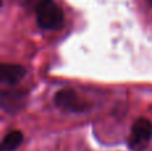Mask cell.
Returning a JSON list of instances; mask_svg holds the SVG:
<instances>
[{"label":"cell","instance_id":"obj_2","mask_svg":"<svg viewBox=\"0 0 152 151\" xmlns=\"http://www.w3.org/2000/svg\"><path fill=\"white\" fill-rule=\"evenodd\" d=\"M152 139V123L147 118H139L131 127L128 146L132 151H145Z\"/></svg>","mask_w":152,"mask_h":151},{"label":"cell","instance_id":"obj_1","mask_svg":"<svg viewBox=\"0 0 152 151\" xmlns=\"http://www.w3.org/2000/svg\"><path fill=\"white\" fill-rule=\"evenodd\" d=\"M36 23L42 29H58L64 24V15L53 0H40L36 5Z\"/></svg>","mask_w":152,"mask_h":151},{"label":"cell","instance_id":"obj_5","mask_svg":"<svg viewBox=\"0 0 152 151\" xmlns=\"http://www.w3.org/2000/svg\"><path fill=\"white\" fill-rule=\"evenodd\" d=\"M23 141H24V135L21 131H19V130L10 131V133L3 138L1 143H0V150L1 151H15L21 146Z\"/></svg>","mask_w":152,"mask_h":151},{"label":"cell","instance_id":"obj_7","mask_svg":"<svg viewBox=\"0 0 152 151\" xmlns=\"http://www.w3.org/2000/svg\"><path fill=\"white\" fill-rule=\"evenodd\" d=\"M0 151H1V150H0Z\"/></svg>","mask_w":152,"mask_h":151},{"label":"cell","instance_id":"obj_3","mask_svg":"<svg viewBox=\"0 0 152 151\" xmlns=\"http://www.w3.org/2000/svg\"><path fill=\"white\" fill-rule=\"evenodd\" d=\"M53 103L56 107L66 112H86L88 110V103L84 100L76 91L71 88H61L53 95Z\"/></svg>","mask_w":152,"mask_h":151},{"label":"cell","instance_id":"obj_6","mask_svg":"<svg viewBox=\"0 0 152 151\" xmlns=\"http://www.w3.org/2000/svg\"><path fill=\"white\" fill-rule=\"evenodd\" d=\"M145 1L148 3V5H150V7L152 8V0H145Z\"/></svg>","mask_w":152,"mask_h":151},{"label":"cell","instance_id":"obj_4","mask_svg":"<svg viewBox=\"0 0 152 151\" xmlns=\"http://www.w3.org/2000/svg\"><path fill=\"white\" fill-rule=\"evenodd\" d=\"M26 68L19 64L0 63V84H18L26 76Z\"/></svg>","mask_w":152,"mask_h":151}]
</instances>
